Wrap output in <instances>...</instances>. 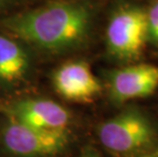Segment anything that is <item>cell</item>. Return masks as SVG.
Listing matches in <instances>:
<instances>
[{"label":"cell","instance_id":"6da1fadb","mask_svg":"<svg viewBox=\"0 0 158 157\" xmlns=\"http://www.w3.org/2000/svg\"><path fill=\"white\" fill-rule=\"evenodd\" d=\"M90 15L82 5L53 3L5 21L4 26L19 38L48 50L77 45L85 38Z\"/></svg>","mask_w":158,"mask_h":157},{"label":"cell","instance_id":"7a4b0ae2","mask_svg":"<svg viewBox=\"0 0 158 157\" xmlns=\"http://www.w3.org/2000/svg\"><path fill=\"white\" fill-rule=\"evenodd\" d=\"M101 144L116 154H133L155 142L156 131L145 114L127 109L103 122L98 131Z\"/></svg>","mask_w":158,"mask_h":157},{"label":"cell","instance_id":"3957f363","mask_svg":"<svg viewBox=\"0 0 158 157\" xmlns=\"http://www.w3.org/2000/svg\"><path fill=\"white\" fill-rule=\"evenodd\" d=\"M149 40L147 11L138 6H126L114 12L106 30L109 52L120 60H135Z\"/></svg>","mask_w":158,"mask_h":157},{"label":"cell","instance_id":"277c9868","mask_svg":"<svg viewBox=\"0 0 158 157\" xmlns=\"http://www.w3.org/2000/svg\"><path fill=\"white\" fill-rule=\"evenodd\" d=\"M3 141L9 151L22 157H43L62 151L69 142L66 131L33 128L18 121L6 126Z\"/></svg>","mask_w":158,"mask_h":157},{"label":"cell","instance_id":"5b68a950","mask_svg":"<svg viewBox=\"0 0 158 157\" xmlns=\"http://www.w3.org/2000/svg\"><path fill=\"white\" fill-rule=\"evenodd\" d=\"M53 85L58 94L75 102H90L102 91V86L88 63H64L53 75Z\"/></svg>","mask_w":158,"mask_h":157},{"label":"cell","instance_id":"8992f818","mask_svg":"<svg viewBox=\"0 0 158 157\" xmlns=\"http://www.w3.org/2000/svg\"><path fill=\"white\" fill-rule=\"evenodd\" d=\"M157 87L158 66L148 63L120 68L110 79V94L120 103L152 95Z\"/></svg>","mask_w":158,"mask_h":157},{"label":"cell","instance_id":"52a82bcc","mask_svg":"<svg viewBox=\"0 0 158 157\" xmlns=\"http://www.w3.org/2000/svg\"><path fill=\"white\" fill-rule=\"evenodd\" d=\"M15 119L33 128L48 131H65L70 115L52 100L30 99L19 102L13 108Z\"/></svg>","mask_w":158,"mask_h":157},{"label":"cell","instance_id":"ba28073f","mask_svg":"<svg viewBox=\"0 0 158 157\" xmlns=\"http://www.w3.org/2000/svg\"><path fill=\"white\" fill-rule=\"evenodd\" d=\"M28 65V56L21 46L0 35V81H19L27 72Z\"/></svg>","mask_w":158,"mask_h":157},{"label":"cell","instance_id":"9c48e42d","mask_svg":"<svg viewBox=\"0 0 158 157\" xmlns=\"http://www.w3.org/2000/svg\"><path fill=\"white\" fill-rule=\"evenodd\" d=\"M147 19L149 40L158 43V0L151 5L147 11Z\"/></svg>","mask_w":158,"mask_h":157},{"label":"cell","instance_id":"30bf717a","mask_svg":"<svg viewBox=\"0 0 158 157\" xmlns=\"http://www.w3.org/2000/svg\"><path fill=\"white\" fill-rule=\"evenodd\" d=\"M139 157H158V151H152V152L144 153V154L140 155Z\"/></svg>","mask_w":158,"mask_h":157},{"label":"cell","instance_id":"8fae6325","mask_svg":"<svg viewBox=\"0 0 158 157\" xmlns=\"http://www.w3.org/2000/svg\"><path fill=\"white\" fill-rule=\"evenodd\" d=\"M80 157H99V156L94 152H86V153H84V154L81 155Z\"/></svg>","mask_w":158,"mask_h":157},{"label":"cell","instance_id":"7c38bea8","mask_svg":"<svg viewBox=\"0 0 158 157\" xmlns=\"http://www.w3.org/2000/svg\"><path fill=\"white\" fill-rule=\"evenodd\" d=\"M0 1H2V0H0Z\"/></svg>","mask_w":158,"mask_h":157}]
</instances>
